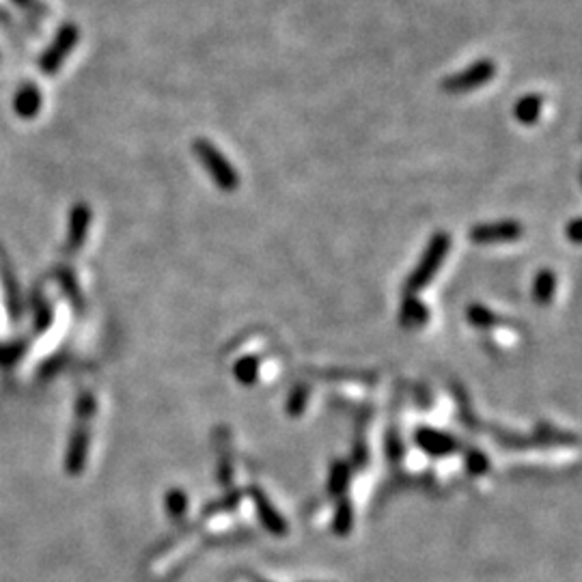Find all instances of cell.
<instances>
[{
  "mask_svg": "<svg viewBox=\"0 0 582 582\" xmlns=\"http://www.w3.org/2000/svg\"><path fill=\"white\" fill-rule=\"evenodd\" d=\"M449 248H451V238H449V233H433V238L430 239V244H427L425 253H423L415 272L406 280V295H415L416 291L425 289L427 285L432 283L433 277L438 274V270H441L444 257H447Z\"/></svg>",
  "mask_w": 582,
  "mask_h": 582,
  "instance_id": "obj_1",
  "label": "cell"
},
{
  "mask_svg": "<svg viewBox=\"0 0 582 582\" xmlns=\"http://www.w3.org/2000/svg\"><path fill=\"white\" fill-rule=\"evenodd\" d=\"M192 151L194 156L198 158V162H201L203 168L209 173L212 182L216 183L222 192L238 190L239 186L238 171L231 166V162H229L227 158L212 145V142L206 139H197L192 145Z\"/></svg>",
  "mask_w": 582,
  "mask_h": 582,
  "instance_id": "obj_2",
  "label": "cell"
},
{
  "mask_svg": "<svg viewBox=\"0 0 582 582\" xmlns=\"http://www.w3.org/2000/svg\"><path fill=\"white\" fill-rule=\"evenodd\" d=\"M494 76H497V65H494V61L481 59L477 61V63H473L471 68L449 76V78L442 83V89L453 95L468 93V91H474L479 89V86L488 85Z\"/></svg>",
  "mask_w": 582,
  "mask_h": 582,
  "instance_id": "obj_3",
  "label": "cell"
},
{
  "mask_svg": "<svg viewBox=\"0 0 582 582\" xmlns=\"http://www.w3.org/2000/svg\"><path fill=\"white\" fill-rule=\"evenodd\" d=\"M524 229L518 221H498L488 224H477L473 227L471 239L474 244H500V242H513V239L522 238Z\"/></svg>",
  "mask_w": 582,
  "mask_h": 582,
  "instance_id": "obj_4",
  "label": "cell"
},
{
  "mask_svg": "<svg viewBox=\"0 0 582 582\" xmlns=\"http://www.w3.org/2000/svg\"><path fill=\"white\" fill-rule=\"evenodd\" d=\"M415 441L427 456L432 457H444L449 453H453L457 449L456 438L449 436V433L432 430V427H421L415 433Z\"/></svg>",
  "mask_w": 582,
  "mask_h": 582,
  "instance_id": "obj_5",
  "label": "cell"
},
{
  "mask_svg": "<svg viewBox=\"0 0 582 582\" xmlns=\"http://www.w3.org/2000/svg\"><path fill=\"white\" fill-rule=\"evenodd\" d=\"M250 497H253L255 505H257L259 518H262L263 527L272 530L274 535H285L287 533V527H285V520L280 518V513L274 509V505L270 503L268 497L259 488H250Z\"/></svg>",
  "mask_w": 582,
  "mask_h": 582,
  "instance_id": "obj_6",
  "label": "cell"
},
{
  "mask_svg": "<svg viewBox=\"0 0 582 582\" xmlns=\"http://www.w3.org/2000/svg\"><path fill=\"white\" fill-rule=\"evenodd\" d=\"M427 318H430V311H427V306L423 304L421 300H416L415 295H406V300H403V304H401V313H400L403 328H421V326L427 321Z\"/></svg>",
  "mask_w": 582,
  "mask_h": 582,
  "instance_id": "obj_7",
  "label": "cell"
},
{
  "mask_svg": "<svg viewBox=\"0 0 582 582\" xmlns=\"http://www.w3.org/2000/svg\"><path fill=\"white\" fill-rule=\"evenodd\" d=\"M541 106H544V100L539 95H527L515 104V119L524 125H533L538 124L539 115H541Z\"/></svg>",
  "mask_w": 582,
  "mask_h": 582,
  "instance_id": "obj_8",
  "label": "cell"
},
{
  "mask_svg": "<svg viewBox=\"0 0 582 582\" xmlns=\"http://www.w3.org/2000/svg\"><path fill=\"white\" fill-rule=\"evenodd\" d=\"M556 291V277L554 272L550 270H541L535 279V287H533V295L539 304H550Z\"/></svg>",
  "mask_w": 582,
  "mask_h": 582,
  "instance_id": "obj_9",
  "label": "cell"
},
{
  "mask_svg": "<svg viewBox=\"0 0 582 582\" xmlns=\"http://www.w3.org/2000/svg\"><path fill=\"white\" fill-rule=\"evenodd\" d=\"M233 376H236V380L242 382L244 386L255 384L259 377V359H255V356H244V359H239L236 367H233Z\"/></svg>",
  "mask_w": 582,
  "mask_h": 582,
  "instance_id": "obj_10",
  "label": "cell"
},
{
  "mask_svg": "<svg viewBox=\"0 0 582 582\" xmlns=\"http://www.w3.org/2000/svg\"><path fill=\"white\" fill-rule=\"evenodd\" d=\"M352 468L347 466L345 462H335L333 468H330V479H328V489L333 497H341L345 492L347 483H350Z\"/></svg>",
  "mask_w": 582,
  "mask_h": 582,
  "instance_id": "obj_11",
  "label": "cell"
},
{
  "mask_svg": "<svg viewBox=\"0 0 582 582\" xmlns=\"http://www.w3.org/2000/svg\"><path fill=\"white\" fill-rule=\"evenodd\" d=\"M466 315H468V321H471L474 328H481V330L492 328V326H497L500 321L497 315L488 309V306H481V304L468 306Z\"/></svg>",
  "mask_w": 582,
  "mask_h": 582,
  "instance_id": "obj_12",
  "label": "cell"
},
{
  "mask_svg": "<svg viewBox=\"0 0 582 582\" xmlns=\"http://www.w3.org/2000/svg\"><path fill=\"white\" fill-rule=\"evenodd\" d=\"M352 524H354V512H352L350 500L341 498L335 512V533L347 535L352 530Z\"/></svg>",
  "mask_w": 582,
  "mask_h": 582,
  "instance_id": "obj_13",
  "label": "cell"
},
{
  "mask_svg": "<svg viewBox=\"0 0 582 582\" xmlns=\"http://www.w3.org/2000/svg\"><path fill=\"white\" fill-rule=\"evenodd\" d=\"M309 395H311L309 386H304V384L295 386L294 391L289 392V397H287V408H285V410H287V415L289 416L303 415L304 408H306V401H309Z\"/></svg>",
  "mask_w": 582,
  "mask_h": 582,
  "instance_id": "obj_14",
  "label": "cell"
},
{
  "mask_svg": "<svg viewBox=\"0 0 582 582\" xmlns=\"http://www.w3.org/2000/svg\"><path fill=\"white\" fill-rule=\"evenodd\" d=\"M166 507L168 512L175 515V518H180V515L186 513L188 509V497L182 492V489H173V492H168L166 497Z\"/></svg>",
  "mask_w": 582,
  "mask_h": 582,
  "instance_id": "obj_15",
  "label": "cell"
},
{
  "mask_svg": "<svg viewBox=\"0 0 582 582\" xmlns=\"http://www.w3.org/2000/svg\"><path fill=\"white\" fill-rule=\"evenodd\" d=\"M466 466L473 474H483L489 468V462H488V457H485L483 451L473 449V451H468V456H466Z\"/></svg>",
  "mask_w": 582,
  "mask_h": 582,
  "instance_id": "obj_16",
  "label": "cell"
},
{
  "mask_svg": "<svg viewBox=\"0 0 582 582\" xmlns=\"http://www.w3.org/2000/svg\"><path fill=\"white\" fill-rule=\"evenodd\" d=\"M386 453H388V459H391V462H400V459H401L403 447H401L400 436H397V432H391V433H388Z\"/></svg>",
  "mask_w": 582,
  "mask_h": 582,
  "instance_id": "obj_17",
  "label": "cell"
},
{
  "mask_svg": "<svg viewBox=\"0 0 582 582\" xmlns=\"http://www.w3.org/2000/svg\"><path fill=\"white\" fill-rule=\"evenodd\" d=\"M354 464L359 468H362L367 464V447L362 442L356 444V449H354Z\"/></svg>",
  "mask_w": 582,
  "mask_h": 582,
  "instance_id": "obj_18",
  "label": "cell"
},
{
  "mask_svg": "<svg viewBox=\"0 0 582 582\" xmlns=\"http://www.w3.org/2000/svg\"><path fill=\"white\" fill-rule=\"evenodd\" d=\"M578 221H571L570 222V229H568V236L571 242H580V236H578Z\"/></svg>",
  "mask_w": 582,
  "mask_h": 582,
  "instance_id": "obj_19",
  "label": "cell"
}]
</instances>
